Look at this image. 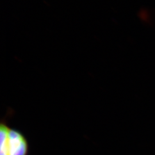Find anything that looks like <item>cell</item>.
<instances>
[{
	"instance_id": "cell-1",
	"label": "cell",
	"mask_w": 155,
	"mask_h": 155,
	"mask_svg": "<svg viewBox=\"0 0 155 155\" xmlns=\"http://www.w3.org/2000/svg\"><path fill=\"white\" fill-rule=\"evenodd\" d=\"M8 144L9 155H28L29 145L27 140L18 130L10 128Z\"/></svg>"
},
{
	"instance_id": "cell-2",
	"label": "cell",
	"mask_w": 155,
	"mask_h": 155,
	"mask_svg": "<svg viewBox=\"0 0 155 155\" xmlns=\"http://www.w3.org/2000/svg\"><path fill=\"white\" fill-rule=\"evenodd\" d=\"M10 127L6 124L5 120H2L0 124V138L1 151L0 155H9L8 151V133Z\"/></svg>"
}]
</instances>
